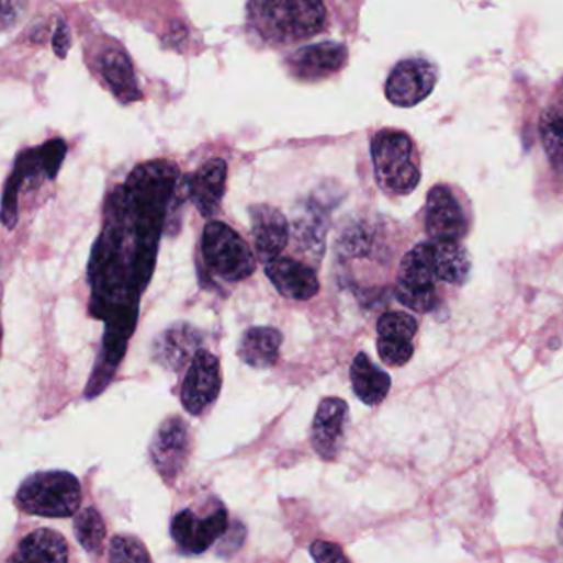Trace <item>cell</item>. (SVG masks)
Wrapping results in <instances>:
<instances>
[{"label":"cell","instance_id":"1","mask_svg":"<svg viewBox=\"0 0 563 563\" xmlns=\"http://www.w3.org/2000/svg\"><path fill=\"white\" fill-rule=\"evenodd\" d=\"M373 170L382 191L389 195H408L421 179L417 146L404 131L382 130L372 139Z\"/></svg>","mask_w":563,"mask_h":563},{"label":"cell","instance_id":"2","mask_svg":"<svg viewBox=\"0 0 563 563\" xmlns=\"http://www.w3.org/2000/svg\"><path fill=\"white\" fill-rule=\"evenodd\" d=\"M15 504L31 516L67 519L80 509L81 484L68 471H38L22 481Z\"/></svg>","mask_w":563,"mask_h":563},{"label":"cell","instance_id":"3","mask_svg":"<svg viewBox=\"0 0 563 563\" xmlns=\"http://www.w3.org/2000/svg\"><path fill=\"white\" fill-rule=\"evenodd\" d=\"M260 24L268 41L294 44L323 31L326 8L323 0H261Z\"/></svg>","mask_w":563,"mask_h":563},{"label":"cell","instance_id":"4","mask_svg":"<svg viewBox=\"0 0 563 563\" xmlns=\"http://www.w3.org/2000/svg\"><path fill=\"white\" fill-rule=\"evenodd\" d=\"M202 258L212 274L227 283H240L257 270V258L247 241L224 222L205 225Z\"/></svg>","mask_w":563,"mask_h":563},{"label":"cell","instance_id":"5","mask_svg":"<svg viewBox=\"0 0 563 563\" xmlns=\"http://www.w3.org/2000/svg\"><path fill=\"white\" fill-rule=\"evenodd\" d=\"M437 273L430 260L428 241L412 248L398 268L395 296L415 313H433L438 306Z\"/></svg>","mask_w":563,"mask_h":563},{"label":"cell","instance_id":"6","mask_svg":"<svg viewBox=\"0 0 563 563\" xmlns=\"http://www.w3.org/2000/svg\"><path fill=\"white\" fill-rule=\"evenodd\" d=\"M67 154L61 139L48 140L38 149H29L19 157L4 194V224L9 228L18 222V192L25 182L35 183L42 177L55 179Z\"/></svg>","mask_w":563,"mask_h":563},{"label":"cell","instance_id":"7","mask_svg":"<svg viewBox=\"0 0 563 563\" xmlns=\"http://www.w3.org/2000/svg\"><path fill=\"white\" fill-rule=\"evenodd\" d=\"M222 384L224 379L221 360L207 349H199L187 369L180 392V401L187 414L202 417L209 408L214 407L221 395Z\"/></svg>","mask_w":563,"mask_h":563},{"label":"cell","instance_id":"8","mask_svg":"<svg viewBox=\"0 0 563 563\" xmlns=\"http://www.w3.org/2000/svg\"><path fill=\"white\" fill-rule=\"evenodd\" d=\"M192 451L191 428L180 417H170L157 428L149 457L167 484H173L185 470Z\"/></svg>","mask_w":563,"mask_h":563},{"label":"cell","instance_id":"9","mask_svg":"<svg viewBox=\"0 0 563 563\" xmlns=\"http://www.w3.org/2000/svg\"><path fill=\"white\" fill-rule=\"evenodd\" d=\"M228 516L225 507L212 509L207 516H201L192 509L180 510L170 523V536L177 549L187 555L207 552L217 540L227 533Z\"/></svg>","mask_w":563,"mask_h":563},{"label":"cell","instance_id":"10","mask_svg":"<svg viewBox=\"0 0 563 563\" xmlns=\"http://www.w3.org/2000/svg\"><path fill=\"white\" fill-rule=\"evenodd\" d=\"M437 80L438 71L431 61L408 58L401 61L389 75L385 94L395 106H417L433 93Z\"/></svg>","mask_w":563,"mask_h":563},{"label":"cell","instance_id":"11","mask_svg":"<svg viewBox=\"0 0 563 563\" xmlns=\"http://www.w3.org/2000/svg\"><path fill=\"white\" fill-rule=\"evenodd\" d=\"M470 222L454 192L448 185L431 189L425 209V230L431 240L460 241L466 237Z\"/></svg>","mask_w":563,"mask_h":563},{"label":"cell","instance_id":"12","mask_svg":"<svg viewBox=\"0 0 563 563\" xmlns=\"http://www.w3.org/2000/svg\"><path fill=\"white\" fill-rule=\"evenodd\" d=\"M349 425V405L337 397H327L320 402L311 427V444L317 457L324 461H334L342 450Z\"/></svg>","mask_w":563,"mask_h":563},{"label":"cell","instance_id":"13","mask_svg":"<svg viewBox=\"0 0 563 563\" xmlns=\"http://www.w3.org/2000/svg\"><path fill=\"white\" fill-rule=\"evenodd\" d=\"M346 64V45L336 44V42L307 45L288 58L291 75L304 81L326 80L342 70Z\"/></svg>","mask_w":563,"mask_h":563},{"label":"cell","instance_id":"14","mask_svg":"<svg viewBox=\"0 0 563 563\" xmlns=\"http://www.w3.org/2000/svg\"><path fill=\"white\" fill-rule=\"evenodd\" d=\"M268 280L281 296L293 301H309L319 293L320 284L316 271L303 261L291 257H277L264 263Z\"/></svg>","mask_w":563,"mask_h":563},{"label":"cell","instance_id":"15","mask_svg":"<svg viewBox=\"0 0 563 563\" xmlns=\"http://www.w3.org/2000/svg\"><path fill=\"white\" fill-rule=\"evenodd\" d=\"M251 237L255 250L263 263L283 254L290 241V224L283 212L267 204L250 209Z\"/></svg>","mask_w":563,"mask_h":563},{"label":"cell","instance_id":"16","mask_svg":"<svg viewBox=\"0 0 563 563\" xmlns=\"http://www.w3.org/2000/svg\"><path fill=\"white\" fill-rule=\"evenodd\" d=\"M225 185H227V162L224 159L209 160L198 172L185 179L187 195L194 202L198 211L207 218L214 217L221 211Z\"/></svg>","mask_w":563,"mask_h":563},{"label":"cell","instance_id":"17","mask_svg":"<svg viewBox=\"0 0 563 563\" xmlns=\"http://www.w3.org/2000/svg\"><path fill=\"white\" fill-rule=\"evenodd\" d=\"M283 334L274 327L255 326L245 330L238 344V357L251 369L268 370L280 359Z\"/></svg>","mask_w":563,"mask_h":563},{"label":"cell","instance_id":"18","mask_svg":"<svg viewBox=\"0 0 563 563\" xmlns=\"http://www.w3.org/2000/svg\"><path fill=\"white\" fill-rule=\"evenodd\" d=\"M350 384L356 397L369 407L381 405L392 387L391 375L379 369L363 352L353 357L350 365Z\"/></svg>","mask_w":563,"mask_h":563},{"label":"cell","instance_id":"19","mask_svg":"<svg viewBox=\"0 0 563 563\" xmlns=\"http://www.w3.org/2000/svg\"><path fill=\"white\" fill-rule=\"evenodd\" d=\"M100 68L108 87L121 103H134L143 98L133 64L124 52L111 48L106 54L101 55Z\"/></svg>","mask_w":563,"mask_h":563},{"label":"cell","instance_id":"20","mask_svg":"<svg viewBox=\"0 0 563 563\" xmlns=\"http://www.w3.org/2000/svg\"><path fill=\"white\" fill-rule=\"evenodd\" d=\"M70 559L67 540L52 529H37L19 543L14 562H67Z\"/></svg>","mask_w":563,"mask_h":563},{"label":"cell","instance_id":"21","mask_svg":"<svg viewBox=\"0 0 563 563\" xmlns=\"http://www.w3.org/2000/svg\"><path fill=\"white\" fill-rule=\"evenodd\" d=\"M430 260L438 280L463 284L470 273L471 261L466 248L460 241H428Z\"/></svg>","mask_w":563,"mask_h":563},{"label":"cell","instance_id":"22","mask_svg":"<svg viewBox=\"0 0 563 563\" xmlns=\"http://www.w3.org/2000/svg\"><path fill=\"white\" fill-rule=\"evenodd\" d=\"M199 350V334L191 327H172L156 340L157 362H162L169 369H179L191 356Z\"/></svg>","mask_w":563,"mask_h":563},{"label":"cell","instance_id":"23","mask_svg":"<svg viewBox=\"0 0 563 563\" xmlns=\"http://www.w3.org/2000/svg\"><path fill=\"white\" fill-rule=\"evenodd\" d=\"M540 137L550 164L563 176V101L543 110L540 116Z\"/></svg>","mask_w":563,"mask_h":563},{"label":"cell","instance_id":"24","mask_svg":"<svg viewBox=\"0 0 563 563\" xmlns=\"http://www.w3.org/2000/svg\"><path fill=\"white\" fill-rule=\"evenodd\" d=\"M74 533L85 552L100 555L106 539V523L97 507H87L75 514Z\"/></svg>","mask_w":563,"mask_h":563},{"label":"cell","instance_id":"25","mask_svg":"<svg viewBox=\"0 0 563 563\" xmlns=\"http://www.w3.org/2000/svg\"><path fill=\"white\" fill-rule=\"evenodd\" d=\"M418 323L408 313H385L378 323V334L382 339L412 340L417 334Z\"/></svg>","mask_w":563,"mask_h":563},{"label":"cell","instance_id":"26","mask_svg":"<svg viewBox=\"0 0 563 563\" xmlns=\"http://www.w3.org/2000/svg\"><path fill=\"white\" fill-rule=\"evenodd\" d=\"M110 562H150L153 556L146 545L133 536H116L111 539L108 550Z\"/></svg>","mask_w":563,"mask_h":563},{"label":"cell","instance_id":"27","mask_svg":"<svg viewBox=\"0 0 563 563\" xmlns=\"http://www.w3.org/2000/svg\"><path fill=\"white\" fill-rule=\"evenodd\" d=\"M379 357L385 365L402 367L410 362L415 353L412 340L378 339Z\"/></svg>","mask_w":563,"mask_h":563},{"label":"cell","instance_id":"28","mask_svg":"<svg viewBox=\"0 0 563 563\" xmlns=\"http://www.w3.org/2000/svg\"><path fill=\"white\" fill-rule=\"evenodd\" d=\"M311 556L316 562L330 563V562H349V556L344 553L337 543L327 542V540H316L309 547Z\"/></svg>","mask_w":563,"mask_h":563},{"label":"cell","instance_id":"29","mask_svg":"<svg viewBox=\"0 0 563 563\" xmlns=\"http://www.w3.org/2000/svg\"><path fill=\"white\" fill-rule=\"evenodd\" d=\"M25 0H2V31L14 27L24 18Z\"/></svg>","mask_w":563,"mask_h":563},{"label":"cell","instance_id":"30","mask_svg":"<svg viewBox=\"0 0 563 563\" xmlns=\"http://www.w3.org/2000/svg\"><path fill=\"white\" fill-rule=\"evenodd\" d=\"M71 47L70 29L65 22H58L54 35V50L60 58L67 57L68 50Z\"/></svg>","mask_w":563,"mask_h":563},{"label":"cell","instance_id":"31","mask_svg":"<svg viewBox=\"0 0 563 563\" xmlns=\"http://www.w3.org/2000/svg\"><path fill=\"white\" fill-rule=\"evenodd\" d=\"M559 540L563 547V513H562V516H560V522H559Z\"/></svg>","mask_w":563,"mask_h":563}]
</instances>
